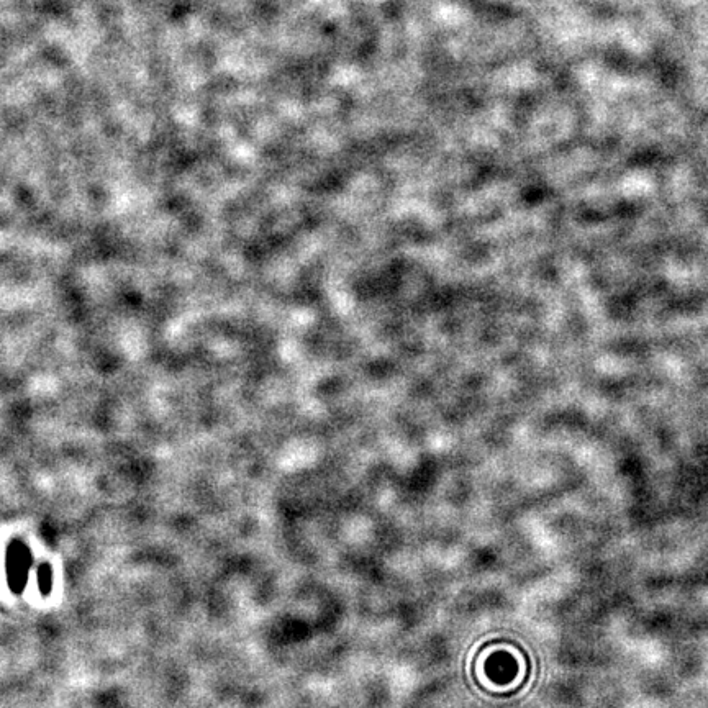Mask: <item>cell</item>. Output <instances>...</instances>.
<instances>
[{
    "label": "cell",
    "instance_id": "cell-1",
    "mask_svg": "<svg viewBox=\"0 0 708 708\" xmlns=\"http://www.w3.org/2000/svg\"><path fill=\"white\" fill-rule=\"evenodd\" d=\"M28 569H30V554L27 548L22 545L12 546L7 556V576L12 589H22L28 576Z\"/></svg>",
    "mask_w": 708,
    "mask_h": 708
}]
</instances>
